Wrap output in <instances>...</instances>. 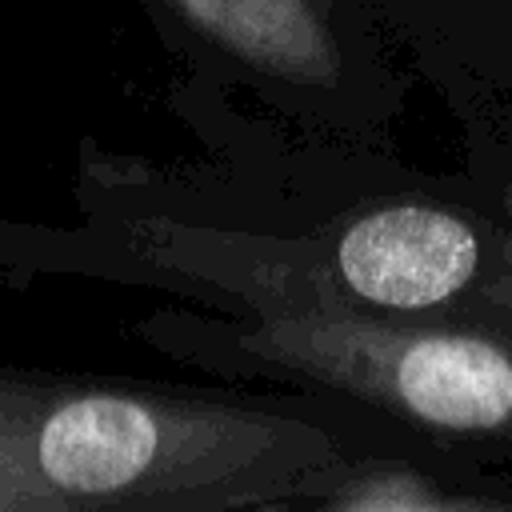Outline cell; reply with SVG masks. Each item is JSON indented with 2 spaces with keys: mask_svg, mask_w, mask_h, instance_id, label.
<instances>
[{
  "mask_svg": "<svg viewBox=\"0 0 512 512\" xmlns=\"http://www.w3.org/2000/svg\"><path fill=\"white\" fill-rule=\"evenodd\" d=\"M352 464L292 412L148 388L0 392V508H312Z\"/></svg>",
  "mask_w": 512,
  "mask_h": 512,
  "instance_id": "obj_1",
  "label": "cell"
},
{
  "mask_svg": "<svg viewBox=\"0 0 512 512\" xmlns=\"http://www.w3.org/2000/svg\"><path fill=\"white\" fill-rule=\"evenodd\" d=\"M228 60L296 88L340 84V40L324 0H164Z\"/></svg>",
  "mask_w": 512,
  "mask_h": 512,
  "instance_id": "obj_3",
  "label": "cell"
},
{
  "mask_svg": "<svg viewBox=\"0 0 512 512\" xmlns=\"http://www.w3.org/2000/svg\"><path fill=\"white\" fill-rule=\"evenodd\" d=\"M512 500L488 496V492H456L440 484L436 476L400 468V464H364L352 456V464L328 484V492L312 504L324 512H456V508H508Z\"/></svg>",
  "mask_w": 512,
  "mask_h": 512,
  "instance_id": "obj_4",
  "label": "cell"
},
{
  "mask_svg": "<svg viewBox=\"0 0 512 512\" xmlns=\"http://www.w3.org/2000/svg\"><path fill=\"white\" fill-rule=\"evenodd\" d=\"M504 208H508V216H512V180H508V188H504Z\"/></svg>",
  "mask_w": 512,
  "mask_h": 512,
  "instance_id": "obj_5",
  "label": "cell"
},
{
  "mask_svg": "<svg viewBox=\"0 0 512 512\" xmlns=\"http://www.w3.org/2000/svg\"><path fill=\"white\" fill-rule=\"evenodd\" d=\"M288 288V304H264L256 324L232 332V356L424 428L512 440V340L348 304L332 276L316 280L300 260Z\"/></svg>",
  "mask_w": 512,
  "mask_h": 512,
  "instance_id": "obj_2",
  "label": "cell"
}]
</instances>
